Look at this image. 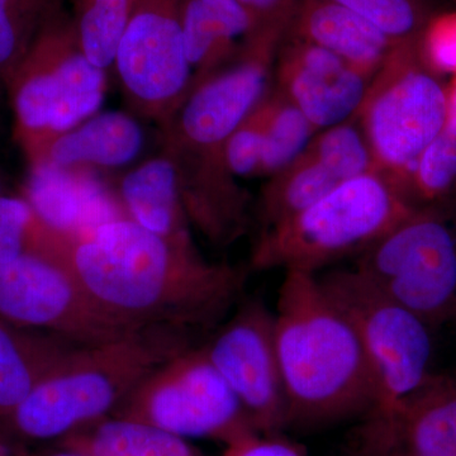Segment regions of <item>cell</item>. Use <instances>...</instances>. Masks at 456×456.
I'll use <instances>...</instances> for the list:
<instances>
[{"label": "cell", "mask_w": 456, "mask_h": 456, "mask_svg": "<svg viewBox=\"0 0 456 456\" xmlns=\"http://www.w3.org/2000/svg\"><path fill=\"white\" fill-rule=\"evenodd\" d=\"M66 261L104 310L134 327L217 329L245 285L242 270L209 263L196 246L174 244L127 217L70 240Z\"/></svg>", "instance_id": "6da1fadb"}, {"label": "cell", "mask_w": 456, "mask_h": 456, "mask_svg": "<svg viewBox=\"0 0 456 456\" xmlns=\"http://www.w3.org/2000/svg\"><path fill=\"white\" fill-rule=\"evenodd\" d=\"M274 322L285 428L307 430L367 415L375 404L367 356L316 274L284 272Z\"/></svg>", "instance_id": "7a4b0ae2"}, {"label": "cell", "mask_w": 456, "mask_h": 456, "mask_svg": "<svg viewBox=\"0 0 456 456\" xmlns=\"http://www.w3.org/2000/svg\"><path fill=\"white\" fill-rule=\"evenodd\" d=\"M191 334L143 327L116 340L75 347L9 417L4 430L27 440H60L112 415L147 375L191 346Z\"/></svg>", "instance_id": "3957f363"}, {"label": "cell", "mask_w": 456, "mask_h": 456, "mask_svg": "<svg viewBox=\"0 0 456 456\" xmlns=\"http://www.w3.org/2000/svg\"><path fill=\"white\" fill-rule=\"evenodd\" d=\"M413 212L391 183L370 171L342 183L298 215L260 231L251 269L317 275L330 264L362 254Z\"/></svg>", "instance_id": "277c9868"}, {"label": "cell", "mask_w": 456, "mask_h": 456, "mask_svg": "<svg viewBox=\"0 0 456 456\" xmlns=\"http://www.w3.org/2000/svg\"><path fill=\"white\" fill-rule=\"evenodd\" d=\"M452 101L424 40L395 47L375 74L355 116L374 171L401 191L417 160L443 131Z\"/></svg>", "instance_id": "5b68a950"}, {"label": "cell", "mask_w": 456, "mask_h": 456, "mask_svg": "<svg viewBox=\"0 0 456 456\" xmlns=\"http://www.w3.org/2000/svg\"><path fill=\"white\" fill-rule=\"evenodd\" d=\"M106 88V71L84 55L73 18L61 11L47 20L7 86L25 151L97 114Z\"/></svg>", "instance_id": "8992f818"}, {"label": "cell", "mask_w": 456, "mask_h": 456, "mask_svg": "<svg viewBox=\"0 0 456 456\" xmlns=\"http://www.w3.org/2000/svg\"><path fill=\"white\" fill-rule=\"evenodd\" d=\"M292 16L261 23L245 38L232 65L194 84L163 123L167 154L191 163L226 164L228 139L272 89L278 49Z\"/></svg>", "instance_id": "52a82bcc"}, {"label": "cell", "mask_w": 456, "mask_h": 456, "mask_svg": "<svg viewBox=\"0 0 456 456\" xmlns=\"http://www.w3.org/2000/svg\"><path fill=\"white\" fill-rule=\"evenodd\" d=\"M431 330L456 320V208L419 209L358 255L355 268Z\"/></svg>", "instance_id": "ba28073f"}, {"label": "cell", "mask_w": 456, "mask_h": 456, "mask_svg": "<svg viewBox=\"0 0 456 456\" xmlns=\"http://www.w3.org/2000/svg\"><path fill=\"white\" fill-rule=\"evenodd\" d=\"M317 278L350 321L367 356L375 386L371 410L416 392L434 373L430 326L355 269L332 270Z\"/></svg>", "instance_id": "9c48e42d"}, {"label": "cell", "mask_w": 456, "mask_h": 456, "mask_svg": "<svg viewBox=\"0 0 456 456\" xmlns=\"http://www.w3.org/2000/svg\"><path fill=\"white\" fill-rule=\"evenodd\" d=\"M112 415L154 425L183 439L207 437L226 445L257 432L203 346L188 347L156 368Z\"/></svg>", "instance_id": "30bf717a"}, {"label": "cell", "mask_w": 456, "mask_h": 456, "mask_svg": "<svg viewBox=\"0 0 456 456\" xmlns=\"http://www.w3.org/2000/svg\"><path fill=\"white\" fill-rule=\"evenodd\" d=\"M0 318L77 346L103 344L143 329L104 310L74 274L66 255H23L0 264Z\"/></svg>", "instance_id": "8fae6325"}, {"label": "cell", "mask_w": 456, "mask_h": 456, "mask_svg": "<svg viewBox=\"0 0 456 456\" xmlns=\"http://www.w3.org/2000/svg\"><path fill=\"white\" fill-rule=\"evenodd\" d=\"M184 0H137L114 68L132 106L161 125L194 84L183 38Z\"/></svg>", "instance_id": "7c38bea8"}, {"label": "cell", "mask_w": 456, "mask_h": 456, "mask_svg": "<svg viewBox=\"0 0 456 456\" xmlns=\"http://www.w3.org/2000/svg\"><path fill=\"white\" fill-rule=\"evenodd\" d=\"M202 346L255 430L263 435L284 430L287 404L275 344L274 312L260 299H248Z\"/></svg>", "instance_id": "4fadbf2b"}, {"label": "cell", "mask_w": 456, "mask_h": 456, "mask_svg": "<svg viewBox=\"0 0 456 456\" xmlns=\"http://www.w3.org/2000/svg\"><path fill=\"white\" fill-rule=\"evenodd\" d=\"M342 456H456V368L374 408L350 431Z\"/></svg>", "instance_id": "5bb4252c"}, {"label": "cell", "mask_w": 456, "mask_h": 456, "mask_svg": "<svg viewBox=\"0 0 456 456\" xmlns=\"http://www.w3.org/2000/svg\"><path fill=\"white\" fill-rule=\"evenodd\" d=\"M373 79L322 47L284 36L273 86L320 132L353 119Z\"/></svg>", "instance_id": "9a60e30c"}, {"label": "cell", "mask_w": 456, "mask_h": 456, "mask_svg": "<svg viewBox=\"0 0 456 456\" xmlns=\"http://www.w3.org/2000/svg\"><path fill=\"white\" fill-rule=\"evenodd\" d=\"M22 197L46 226L71 240L126 217L118 196L88 167L29 164Z\"/></svg>", "instance_id": "2e32d148"}, {"label": "cell", "mask_w": 456, "mask_h": 456, "mask_svg": "<svg viewBox=\"0 0 456 456\" xmlns=\"http://www.w3.org/2000/svg\"><path fill=\"white\" fill-rule=\"evenodd\" d=\"M285 36L322 47L373 77L397 47L377 27L335 0H299Z\"/></svg>", "instance_id": "e0dca14e"}, {"label": "cell", "mask_w": 456, "mask_h": 456, "mask_svg": "<svg viewBox=\"0 0 456 456\" xmlns=\"http://www.w3.org/2000/svg\"><path fill=\"white\" fill-rule=\"evenodd\" d=\"M140 123L123 112L97 113L73 130L26 152L28 163L59 167H119L131 163L143 146Z\"/></svg>", "instance_id": "ac0fdd59"}, {"label": "cell", "mask_w": 456, "mask_h": 456, "mask_svg": "<svg viewBox=\"0 0 456 456\" xmlns=\"http://www.w3.org/2000/svg\"><path fill=\"white\" fill-rule=\"evenodd\" d=\"M126 217L179 245H194L180 198L179 175L169 154L150 159L123 176L118 191Z\"/></svg>", "instance_id": "d6986e66"}, {"label": "cell", "mask_w": 456, "mask_h": 456, "mask_svg": "<svg viewBox=\"0 0 456 456\" xmlns=\"http://www.w3.org/2000/svg\"><path fill=\"white\" fill-rule=\"evenodd\" d=\"M77 345L0 318V428Z\"/></svg>", "instance_id": "ffe728a7"}, {"label": "cell", "mask_w": 456, "mask_h": 456, "mask_svg": "<svg viewBox=\"0 0 456 456\" xmlns=\"http://www.w3.org/2000/svg\"><path fill=\"white\" fill-rule=\"evenodd\" d=\"M59 444L61 450L83 456H200L183 437L113 415L75 428Z\"/></svg>", "instance_id": "44dd1931"}, {"label": "cell", "mask_w": 456, "mask_h": 456, "mask_svg": "<svg viewBox=\"0 0 456 456\" xmlns=\"http://www.w3.org/2000/svg\"><path fill=\"white\" fill-rule=\"evenodd\" d=\"M342 183L344 180L308 145L293 163L270 176L261 191L257 204L260 231L305 211Z\"/></svg>", "instance_id": "7402d4cb"}, {"label": "cell", "mask_w": 456, "mask_h": 456, "mask_svg": "<svg viewBox=\"0 0 456 456\" xmlns=\"http://www.w3.org/2000/svg\"><path fill=\"white\" fill-rule=\"evenodd\" d=\"M399 194L415 211L456 208L455 101L448 123L419 156Z\"/></svg>", "instance_id": "603a6c76"}, {"label": "cell", "mask_w": 456, "mask_h": 456, "mask_svg": "<svg viewBox=\"0 0 456 456\" xmlns=\"http://www.w3.org/2000/svg\"><path fill=\"white\" fill-rule=\"evenodd\" d=\"M137 0H77L73 18L77 42L93 65H114L123 33Z\"/></svg>", "instance_id": "cb8c5ba5"}, {"label": "cell", "mask_w": 456, "mask_h": 456, "mask_svg": "<svg viewBox=\"0 0 456 456\" xmlns=\"http://www.w3.org/2000/svg\"><path fill=\"white\" fill-rule=\"evenodd\" d=\"M266 122L259 175L272 176L307 149L317 130L292 102L272 86L265 99Z\"/></svg>", "instance_id": "d4e9b609"}, {"label": "cell", "mask_w": 456, "mask_h": 456, "mask_svg": "<svg viewBox=\"0 0 456 456\" xmlns=\"http://www.w3.org/2000/svg\"><path fill=\"white\" fill-rule=\"evenodd\" d=\"M68 239L51 230L22 196L0 193V264L23 255L64 256Z\"/></svg>", "instance_id": "484cf974"}, {"label": "cell", "mask_w": 456, "mask_h": 456, "mask_svg": "<svg viewBox=\"0 0 456 456\" xmlns=\"http://www.w3.org/2000/svg\"><path fill=\"white\" fill-rule=\"evenodd\" d=\"M182 25L185 53L191 69L197 70L194 84L211 75L224 60L233 59L239 53L236 41L209 14L202 0H184Z\"/></svg>", "instance_id": "4316f807"}, {"label": "cell", "mask_w": 456, "mask_h": 456, "mask_svg": "<svg viewBox=\"0 0 456 456\" xmlns=\"http://www.w3.org/2000/svg\"><path fill=\"white\" fill-rule=\"evenodd\" d=\"M377 27L395 45L424 40L434 20L430 0H335Z\"/></svg>", "instance_id": "83f0119b"}, {"label": "cell", "mask_w": 456, "mask_h": 456, "mask_svg": "<svg viewBox=\"0 0 456 456\" xmlns=\"http://www.w3.org/2000/svg\"><path fill=\"white\" fill-rule=\"evenodd\" d=\"M310 146L344 182L374 171L373 156L355 117L317 132Z\"/></svg>", "instance_id": "f1b7e54d"}, {"label": "cell", "mask_w": 456, "mask_h": 456, "mask_svg": "<svg viewBox=\"0 0 456 456\" xmlns=\"http://www.w3.org/2000/svg\"><path fill=\"white\" fill-rule=\"evenodd\" d=\"M264 99L233 132L224 146L226 164L233 176L248 178L259 175L266 122Z\"/></svg>", "instance_id": "f546056e"}, {"label": "cell", "mask_w": 456, "mask_h": 456, "mask_svg": "<svg viewBox=\"0 0 456 456\" xmlns=\"http://www.w3.org/2000/svg\"><path fill=\"white\" fill-rule=\"evenodd\" d=\"M37 33L0 2V88H7Z\"/></svg>", "instance_id": "4dcf8cb0"}, {"label": "cell", "mask_w": 456, "mask_h": 456, "mask_svg": "<svg viewBox=\"0 0 456 456\" xmlns=\"http://www.w3.org/2000/svg\"><path fill=\"white\" fill-rule=\"evenodd\" d=\"M222 456H305L302 449L278 435L253 432L227 444Z\"/></svg>", "instance_id": "1f68e13d"}, {"label": "cell", "mask_w": 456, "mask_h": 456, "mask_svg": "<svg viewBox=\"0 0 456 456\" xmlns=\"http://www.w3.org/2000/svg\"><path fill=\"white\" fill-rule=\"evenodd\" d=\"M204 7L232 40L248 37L256 28L253 16L239 0H202Z\"/></svg>", "instance_id": "d6a6232c"}, {"label": "cell", "mask_w": 456, "mask_h": 456, "mask_svg": "<svg viewBox=\"0 0 456 456\" xmlns=\"http://www.w3.org/2000/svg\"><path fill=\"white\" fill-rule=\"evenodd\" d=\"M11 13L36 32L62 11L61 0H0Z\"/></svg>", "instance_id": "836d02e7"}, {"label": "cell", "mask_w": 456, "mask_h": 456, "mask_svg": "<svg viewBox=\"0 0 456 456\" xmlns=\"http://www.w3.org/2000/svg\"><path fill=\"white\" fill-rule=\"evenodd\" d=\"M259 26L274 18L292 14L299 0H239Z\"/></svg>", "instance_id": "e575fe53"}, {"label": "cell", "mask_w": 456, "mask_h": 456, "mask_svg": "<svg viewBox=\"0 0 456 456\" xmlns=\"http://www.w3.org/2000/svg\"><path fill=\"white\" fill-rule=\"evenodd\" d=\"M0 456H28L0 436Z\"/></svg>", "instance_id": "d590c367"}, {"label": "cell", "mask_w": 456, "mask_h": 456, "mask_svg": "<svg viewBox=\"0 0 456 456\" xmlns=\"http://www.w3.org/2000/svg\"><path fill=\"white\" fill-rule=\"evenodd\" d=\"M47 456H83L79 454H74V452H65V450H61V452H55V454H51Z\"/></svg>", "instance_id": "8d00e7d4"}, {"label": "cell", "mask_w": 456, "mask_h": 456, "mask_svg": "<svg viewBox=\"0 0 456 456\" xmlns=\"http://www.w3.org/2000/svg\"><path fill=\"white\" fill-rule=\"evenodd\" d=\"M175 161V160H174ZM179 164V163H176ZM182 165V164H180ZM185 165V164H183ZM188 167H196V165H188ZM206 169H226V167H206Z\"/></svg>", "instance_id": "74e56055"}, {"label": "cell", "mask_w": 456, "mask_h": 456, "mask_svg": "<svg viewBox=\"0 0 456 456\" xmlns=\"http://www.w3.org/2000/svg\"><path fill=\"white\" fill-rule=\"evenodd\" d=\"M0 193H3V191H2V182H0Z\"/></svg>", "instance_id": "f35d334b"}]
</instances>
